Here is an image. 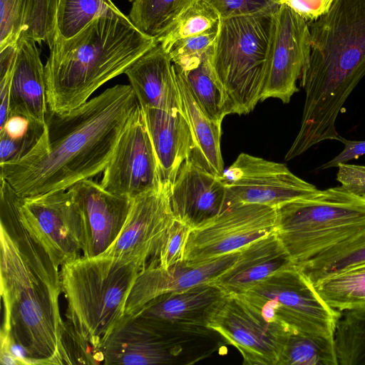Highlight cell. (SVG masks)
Here are the masks:
<instances>
[{
	"mask_svg": "<svg viewBox=\"0 0 365 365\" xmlns=\"http://www.w3.org/2000/svg\"><path fill=\"white\" fill-rule=\"evenodd\" d=\"M139 106L130 85H115L66 113L48 111L36 145L0 164L1 178L21 197L66 190L103 172Z\"/></svg>",
	"mask_w": 365,
	"mask_h": 365,
	"instance_id": "6da1fadb",
	"label": "cell"
},
{
	"mask_svg": "<svg viewBox=\"0 0 365 365\" xmlns=\"http://www.w3.org/2000/svg\"><path fill=\"white\" fill-rule=\"evenodd\" d=\"M1 337L21 346L30 364H76L59 309L60 270L19 218L17 194L1 180Z\"/></svg>",
	"mask_w": 365,
	"mask_h": 365,
	"instance_id": "7a4b0ae2",
	"label": "cell"
},
{
	"mask_svg": "<svg viewBox=\"0 0 365 365\" xmlns=\"http://www.w3.org/2000/svg\"><path fill=\"white\" fill-rule=\"evenodd\" d=\"M308 24L311 51L300 78L305 101L287 160L322 141H340L336 118L365 76V0H334L327 13Z\"/></svg>",
	"mask_w": 365,
	"mask_h": 365,
	"instance_id": "3957f363",
	"label": "cell"
},
{
	"mask_svg": "<svg viewBox=\"0 0 365 365\" xmlns=\"http://www.w3.org/2000/svg\"><path fill=\"white\" fill-rule=\"evenodd\" d=\"M157 43L118 8L97 16L71 38L56 33L44 66L48 110L63 113L79 107Z\"/></svg>",
	"mask_w": 365,
	"mask_h": 365,
	"instance_id": "277c9868",
	"label": "cell"
},
{
	"mask_svg": "<svg viewBox=\"0 0 365 365\" xmlns=\"http://www.w3.org/2000/svg\"><path fill=\"white\" fill-rule=\"evenodd\" d=\"M140 267L101 254L80 257L61 267L66 316L76 334L103 360L101 349L120 324Z\"/></svg>",
	"mask_w": 365,
	"mask_h": 365,
	"instance_id": "5b68a950",
	"label": "cell"
},
{
	"mask_svg": "<svg viewBox=\"0 0 365 365\" xmlns=\"http://www.w3.org/2000/svg\"><path fill=\"white\" fill-rule=\"evenodd\" d=\"M275 12L220 18L209 63L234 113L247 114L261 100Z\"/></svg>",
	"mask_w": 365,
	"mask_h": 365,
	"instance_id": "8992f818",
	"label": "cell"
},
{
	"mask_svg": "<svg viewBox=\"0 0 365 365\" xmlns=\"http://www.w3.org/2000/svg\"><path fill=\"white\" fill-rule=\"evenodd\" d=\"M276 233L295 264L365 228V198L342 186L276 208Z\"/></svg>",
	"mask_w": 365,
	"mask_h": 365,
	"instance_id": "52a82bcc",
	"label": "cell"
},
{
	"mask_svg": "<svg viewBox=\"0 0 365 365\" xmlns=\"http://www.w3.org/2000/svg\"><path fill=\"white\" fill-rule=\"evenodd\" d=\"M262 316L291 331L334 338L341 313L329 307L296 264L242 294Z\"/></svg>",
	"mask_w": 365,
	"mask_h": 365,
	"instance_id": "ba28073f",
	"label": "cell"
},
{
	"mask_svg": "<svg viewBox=\"0 0 365 365\" xmlns=\"http://www.w3.org/2000/svg\"><path fill=\"white\" fill-rule=\"evenodd\" d=\"M276 229L275 207L259 204L227 205L218 215L191 230L184 262L190 266L210 262L241 250Z\"/></svg>",
	"mask_w": 365,
	"mask_h": 365,
	"instance_id": "9c48e42d",
	"label": "cell"
},
{
	"mask_svg": "<svg viewBox=\"0 0 365 365\" xmlns=\"http://www.w3.org/2000/svg\"><path fill=\"white\" fill-rule=\"evenodd\" d=\"M16 210L25 230L56 267L80 257L81 218L69 189L26 197L17 195Z\"/></svg>",
	"mask_w": 365,
	"mask_h": 365,
	"instance_id": "30bf717a",
	"label": "cell"
},
{
	"mask_svg": "<svg viewBox=\"0 0 365 365\" xmlns=\"http://www.w3.org/2000/svg\"><path fill=\"white\" fill-rule=\"evenodd\" d=\"M208 328L236 348L243 364L277 365L291 331L268 322L242 294H225Z\"/></svg>",
	"mask_w": 365,
	"mask_h": 365,
	"instance_id": "8fae6325",
	"label": "cell"
},
{
	"mask_svg": "<svg viewBox=\"0 0 365 365\" xmlns=\"http://www.w3.org/2000/svg\"><path fill=\"white\" fill-rule=\"evenodd\" d=\"M221 177L227 187V206L259 204L277 208L320 190L286 165L247 153H240Z\"/></svg>",
	"mask_w": 365,
	"mask_h": 365,
	"instance_id": "7c38bea8",
	"label": "cell"
},
{
	"mask_svg": "<svg viewBox=\"0 0 365 365\" xmlns=\"http://www.w3.org/2000/svg\"><path fill=\"white\" fill-rule=\"evenodd\" d=\"M162 183L156 153L139 105L119 137L100 184L111 193L134 198Z\"/></svg>",
	"mask_w": 365,
	"mask_h": 365,
	"instance_id": "4fadbf2b",
	"label": "cell"
},
{
	"mask_svg": "<svg viewBox=\"0 0 365 365\" xmlns=\"http://www.w3.org/2000/svg\"><path fill=\"white\" fill-rule=\"evenodd\" d=\"M170 185L162 183L158 188L133 198L121 232L103 254L133 262L142 271L155 260L175 220L170 202Z\"/></svg>",
	"mask_w": 365,
	"mask_h": 365,
	"instance_id": "5bb4252c",
	"label": "cell"
},
{
	"mask_svg": "<svg viewBox=\"0 0 365 365\" xmlns=\"http://www.w3.org/2000/svg\"><path fill=\"white\" fill-rule=\"evenodd\" d=\"M311 51L308 22L289 6L280 4L274 14L268 66L261 100L277 98L288 103L298 91Z\"/></svg>",
	"mask_w": 365,
	"mask_h": 365,
	"instance_id": "9a60e30c",
	"label": "cell"
},
{
	"mask_svg": "<svg viewBox=\"0 0 365 365\" xmlns=\"http://www.w3.org/2000/svg\"><path fill=\"white\" fill-rule=\"evenodd\" d=\"M225 295L215 285L203 283L159 296L133 316L163 336L180 344L185 337L207 335L212 331L207 327L209 319Z\"/></svg>",
	"mask_w": 365,
	"mask_h": 365,
	"instance_id": "2e32d148",
	"label": "cell"
},
{
	"mask_svg": "<svg viewBox=\"0 0 365 365\" xmlns=\"http://www.w3.org/2000/svg\"><path fill=\"white\" fill-rule=\"evenodd\" d=\"M69 190L81 218L83 257L98 256L118 238L133 198L111 193L90 179L76 183Z\"/></svg>",
	"mask_w": 365,
	"mask_h": 365,
	"instance_id": "e0dca14e",
	"label": "cell"
},
{
	"mask_svg": "<svg viewBox=\"0 0 365 365\" xmlns=\"http://www.w3.org/2000/svg\"><path fill=\"white\" fill-rule=\"evenodd\" d=\"M227 187L214 175L190 158L180 165L170 185L174 216L192 229L218 215L226 205Z\"/></svg>",
	"mask_w": 365,
	"mask_h": 365,
	"instance_id": "ac0fdd59",
	"label": "cell"
},
{
	"mask_svg": "<svg viewBox=\"0 0 365 365\" xmlns=\"http://www.w3.org/2000/svg\"><path fill=\"white\" fill-rule=\"evenodd\" d=\"M240 252H233L197 266L188 265L182 261L167 269L158 265L146 267L139 273L130 290L123 318L135 314L144 305L159 296L210 282L235 263Z\"/></svg>",
	"mask_w": 365,
	"mask_h": 365,
	"instance_id": "d6986e66",
	"label": "cell"
},
{
	"mask_svg": "<svg viewBox=\"0 0 365 365\" xmlns=\"http://www.w3.org/2000/svg\"><path fill=\"white\" fill-rule=\"evenodd\" d=\"M181 351L180 343L163 336L134 316L123 318L101 349L105 364H168Z\"/></svg>",
	"mask_w": 365,
	"mask_h": 365,
	"instance_id": "ffe728a7",
	"label": "cell"
},
{
	"mask_svg": "<svg viewBox=\"0 0 365 365\" xmlns=\"http://www.w3.org/2000/svg\"><path fill=\"white\" fill-rule=\"evenodd\" d=\"M294 264L275 231L243 247L235 263L210 283L225 294H242Z\"/></svg>",
	"mask_w": 365,
	"mask_h": 365,
	"instance_id": "44dd1931",
	"label": "cell"
},
{
	"mask_svg": "<svg viewBox=\"0 0 365 365\" xmlns=\"http://www.w3.org/2000/svg\"><path fill=\"white\" fill-rule=\"evenodd\" d=\"M124 73L140 108L183 110L174 65L160 43L141 56Z\"/></svg>",
	"mask_w": 365,
	"mask_h": 365,
	"instance_id": "7402d4cb",
	"label": "cell"
},
{
	"mask_svg": "<svg viewBox=\"0 0 365 365\" xmlns=\"http://www.w3.org/2000/svg\"><path fill=\"white\" fill-rule=\"evenodd\" d=\"M45 67L33 39L20 36L14 66L9 114L24 115L45 125L48 113Z\"/></svg>",
	"mask_w": 365,
	"mask_h": 365,
	"instance_id": "603a6c76",
	"label": "cell"
},
{
	"mask_svg": "<svg viewBox=\"0 0 365 365\" xmlns=\"http://www.w3.org/2000/svg\"><path fill=\"white\" fill-rule=\"evenodd\" d=\"M141 109L158 158L161 182L171 185L193 148L188 121L183 110Z\"/></svg>",
	"mask_w": 365,
	"mask_h": 365,
	"instance_id": "cb8c5ba5",
	"label": "cell"
},
{
	"mask_svg": "<svg viewBox=\"0 0 365 365\" xmlns=\"http://www.w3.org/2000/svg\"><path fill=\"white\" fill-rule=\"evenodd\" d=\"M59 0H0V48L20 36L48 43L56 31Z\"/></svg>",
	"mask_w": 365,
	"mask_h": 365,
	"instance_id": "d4e9b609",
	"label": "cell"
},
{
	"mask_svg": "<svg viewBox=\"0 0 365 365\" xmlns=\"http://www.w3.org/2000/svg\"><path fill=\"white\" fill-rule=\"evenodd\" d=\"M174 68L183 112L193 138V148L189 158L210 173L221 176L224 172L220 148L221 124L210 120L203 113L183 74L175 65Z\"/></svg>",
	"mask_w": 365,
	"mask_h": 365,
	"instance_id": "484cf974",
	"label": "cell"
},
{
	"mask_svg": "<svg viewBox=\"0 0 365 365\" xmlns=\"http://www.w3.org/2000/svg\"><path fill=\"white\" fill-rule=\"evenodd\" d=\"M365 264V228L356 235L296 264L314 286L331 276Z\"/></svg>",
	"mask_w": 365,
	"mask_h": 365,
	"instance_id": "4316f807",
	"label": "cell"
},
{
	"mask_svg": "<svg viewBox=\"0 0 365 365\" xmlns=\"http://www.w3.org/2000/svg\"><path fill=\"white\" fill-rule=\"evenodd\" d=\"M177 67L183 74L199 107L210 120L222 124L227 115L234 113L230 99L212 72L209 56L192 67Z\"/></svg>",
	"mask_w": 365,
	"mask_h": 365,
	"instance_id": "83f0119b",
	"label": "cell"
},
{
	"mask_svg": "<svg viewBox=\"0 0 365 365\" xmlns=\"http://www.w3.org/2000/svg\"><path fill=\"white\" fill-rule=\"evenodd\" d=\"M314 287L329 307L341 313L365 310V269L331 276Z\"/></svg>",
	"mask_w": 365,
	"mask_h": 365,
	"instance_id": "f1b7e54d",
	"label": "cell"
},
{
	"mask_svg": "<svg viewBox=\"0 0 365 365\" xmlns=\"http://www.w3.org/2000/svg\"><path fill=\"white\" fill-rule=\"evenodd\" d=\"M130 1V20L142 33L157 41L193 0Z\"/></svg>",
	"mask_w": 365,
	"mask_h": 365,
	"instance_id": "f546056e",
	"label": "cell"
},
{
	"mask_svg": "<svg viewBox=\"0 0 365 365\" xmlns=\"http://www.w3.org/2000/svg\"><path fill=\"white\" fill-rule=\"evenodd\" d=\"M277 365H339L334 338L291 331Z\"/></svg>",
	"mask_w": 365,
	"mask_h": 365,
	"instance_id": "4dcf8cb0",
	"label": "cell"
},
{
	"mask_svg": "<svg viewBox=\"0 0 365 365\" xmlns=\"http://www.w3.org/2000/svg\"><path fill=\"white\" fill-rule=\"evenodd\" d=\"M334 344L339 365H365V310L341 312Z\"/></svg>",
	"mask_w": 365,
	"mask_h": 365,
	"instance_id": "1f68e13d",
	"label": "cell"
},
{
	"mask_svg": "<svg viewBox=\"0 0 365 365\" xmlns=\"http://www.w3.org/2000/svg\"><path fill=\"white\" fill-rule=\"evenodd\" d=\"M215 10L203 0H193L157 42L168 52L178 41L205 33L219 24Z\"/></svg>",
	"mask_w": 365,
	"mask_h": 365,
	"instance_id": "d6a6232c",
	"label": "cell"
},
{
	"mask_svg": "<svg viewBox=\"0 0 365 365\" xmlns=\"http://www.w3.org/2000/svg\"><path fill=\"white\" fill-rule=\"evenodd\" d=\"M116 8L112 0H59L56 33L63 38H71L95 18Z\"/></svg>",
	"mask_w": 365,
	"mask_h": 365,
	"instance_id": "836d02e7",
	"label": "cell"
},
{
	"mask_svg": "<svg viewBox=\"0 0 365 365\" xmlns=\"http://www.w3.org/2000/svg\"><path fill=\"white\" fill-rule=\"evenodd\" d=\"M218 25L205 33L175 42L168 51L173 63L186 69L207 57L216 40Z\"/></svg>",
	"mask_w": 365,
	"mask_h": 365,
	"instance_id": "e575fe53",
	"label": "cell"
},
{
	"mask_svg": "<svg viewBox=\"0 0 365 365\" xmlns=\"http://www.w3.org/2000/svg\"><path fill=\"white\" fill-rule=\"evenodd\" d=\"M191 230L189 225L175 219L166 234L155 260L148 267L158 265L167 269L184 261L185 247Z\"/></svg>",
	"mask_w": 365,
	"mask_h": 365,
	"instance_id": "d590c367",
	"label": "cell"
},
{
	"mask_svg": "<svg viewBox=\"0 0 365 365\" xmlns=\"http://www.w3.org/2000/svg\"><path fill=\"white\" fill-rule=\"evenodd\" d=\"M212 6L220 18L276 12L279 0H203Z\"/></svg>",
	"mask_w": 365,
	"mask_h": 365,
	"instance_id": "8d00e7d4",
	"label": "cell"
},
{
	"mask_svg": "<svg viewBox=\"0 0 365 365\" xmlns=\"http://www.w3.org/2000/svg\"><path fill=\"white\" fill-rule=\"evenodd\" d=\"M336 180L345 190L365 198V165L341 163L337 165Z\"/></svg>",
	"mask_w": 365,
	"mask_h": 365,
	"instance_id": "74e56055",
	"label": "cell"
},
{
	"mask_svg": "<svg viewBox=\"0 0 365 365\" xmlns=\"http://www.w3.org/2000/svg\"><path fill=\"white\" fill-rule=\"evenodd\" d=\"M334 0H279L305 19L308 23L324 14L329 9Z\"/></svg>",
	"mask_w": 365,
	"mask_h": 365,
	"instance_id": "f35d334b",
	"label": "cell"
},
{
	"mask_svg": "<svg viewBox=\"0 0 365 365\" xmlns=\"http://www.w3.org/2000/svg\"><path fill=\"white\" fill-rule=\"evenodd\" d=\"M340 142L344 145V150L332 160L323 164L321 169L337 167L339 163H347L365 155V140H351L341 137Z\"/></svg>",
	"mask_w": 365,
	"mask_h": 365,
	"instance_id": "ab89813d",
	"label": "cell"
},
{
	"mask_svg": "<svg viewBox=\"0 0 365 365\" xmlns=\"http://www.w3.org/2000/svg\"><path fill=\"white\" fill-rule=\"evenodd\" d=\"M14 66V63L11 66L5 73L0 75V128L4 125L10 113V89Z\"/></svg>",
	"mask_w": 365,
	"mask_h": 365,
	"instance_id": "60d3db41",
	"label": "cell"
},
{
	"mask_svg": "<svg viewBox=\"0 0 365 365\" xmlns=\"http://www.w3.org/2000/svg\"><path fill=\"white\" fill-rule=\"evenodd\" d=\"M365 269V264H364V265H362V266H360V267H357V268H355V269H352V270H356V269ZM350 271H351V270H350Z\"/></svg>",
	"mask_w": 365,
	"mask_h": 365,
	"instance_id": "b9f144b4",
	"label": "cell"
}]
</instances>
